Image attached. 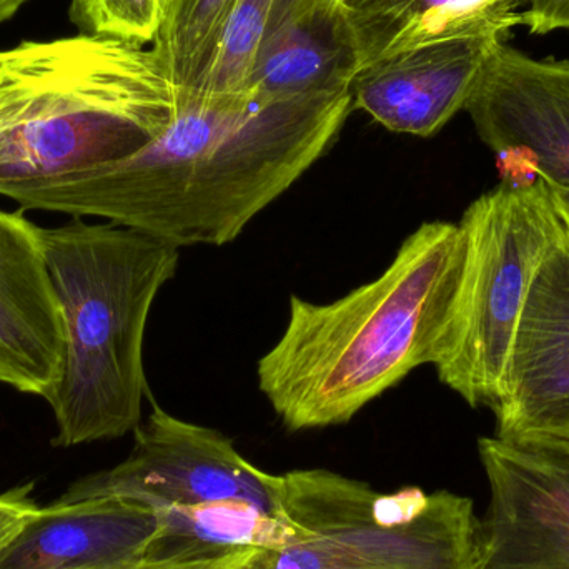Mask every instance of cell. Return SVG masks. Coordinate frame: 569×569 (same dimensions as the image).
<instances>
[{
	"mask_svg": "<svg viewBox=\"0 0 569 569\" xmlns=\"http://www.w3.org/2000/svg\"><path fill=\"white\" fill-rule=\"evenodd\" d=\"M257 550L236 551L222 557L200 558V560H143L122 569H242L249 565Z\"/></svg>",
	"mask_w": 569,
	"mask_h": 569,
	"instance_id": "cell-22",
	"label": "cell"
},
{
	"mask_svg": "<svg viewBox=\"0 0 569 569\" xmlns=\"http://www.w3.org/2000/svg\"><path fill=\"white\" fill-rule=\"evenodd\" d=\"M166 0H70L79 33L149 46L162 27Z\"/></svg>",
	"mask_w": 569,
	"mask_h": 569,
	"instance_id": "cell-19",
	"label": "cell"
},
{
	"mask_svg": "<svg viewBox=\"0 0 569 569\" xmlns=\"http://www.w3.org/2000/svg\"><path fill=\"white\" fill-rule=\"evenodd\" d=\"M473 569H569V445L485 437Z\"/></svg>",
	"mask_w": 569,
	"mask_h": 569,
	"instance_id": "cell-9",
	"label": "cell"
},
{
	"mask_svg": "<svg viewBox=\"0 0 569 569\" xmlns=\"http://www.w3.org/2000/svg\"><path fill=\"white\" fill-rule=\"evenodd\" d=\"M43 252L62 313L59 380L47 397L53 447L116 440L142 421L149 395L143 341L159 291L180 252L112 222L70 219L42 229Z\"/></svg>",
	"mask_w": 569,
	"mask_h": 569,
	"instance_id": "cell-4",
	"label": "cell"
},
{
	"mask_svg": "<svg viewBox=\"0 0 569 569\" xmlns=\"http://www.w3.org/2000/svg\"><path fill=\"white\" fill-rule=\"evenodd\" d=\"M62 348L42 227L26 210L0 209V385L47 400L59 380Z\"/></svg>",
	"mask_w": 569,
	"mask_h": 569,
	"instance_id": "cell-12",
	"label": "cell"
},
{
	"mask_svg": "<svg viewBox=\"0 0 569 569\" xmlns=\"http://www.w3.org/2000/svg\"><path fill=\"white\" fill-rule=\"evenodd\" d=\"M237 0H166L152 52L170 79L192 92L212 63Z\"/></svg>",
	"mask_w": 569,
	"mask_h": 569,
	"instance_id": "cell-17",
	"label": "cell"
},
{
	"mask_svg": "<svg viewBox=\"0 0 569 569\" xmlns=\"http://www.w3.org/2000/svg\"><path fill=\"white\" fill-rule=\"evenodd\" d=\"M182 100L137 43L77 33L0 49V183L129 159L172 126Z\"/></svg>",
	"mask_w": 569,
	"mask_h": 569,
	"instance_id": "cell-3",
	"label": "cell"
},
{
	"mask_svg": "<svg viewBox=\"0 0 569 569\" xmlns=\"http://www.w3.org/2000/svg\"><path fill=\"white\" fill-rule=\"evenodd\" d=\"M458 223L425 222L380 277L330 303L290 298L259 390L290 431L350 423L411 371L433 365L463 269Z\"/></svg>",
	"mask_w": 569,
	"mask_h": 569,
	"instance_id": "cell-2",
	"label": "cell"
},
{
	"mask_svg": "<svg viewBox=\"0 0 569 569\" xmlns=\"http://www.w3.org/2000/svg\"><path fill=\"white\" fill-rule=\"evenodd\" d=\"M280 495L282 475L250 463L222 431L173 417L153 403L133 430L129 457L70 485L60 501L113 497L162 510L242 500L282 515Z\"/></svg>",
	"mask_w": 569,
	"mask_h": 569,
	"instance_id": "cell-7",
	"label": "cell"
},
{
	"mask_svg": "<svg viewBox=\"0 0 569 569\" xmlns=\"http://www.w3.org/2000/svg\"><path fill=\"white\" fill-rule=\"evenodd\" d=\"M548 187H550L551 197H553L555 209H557L558 216L569 230V189H561V187L550 186V183H548Z\"/></svg>",
	"mask_w": 569,
	"mask_h": 569,
	"instance_id": "cell-23",
	"label": "cell"
},
{
	"mask_svg": "<svg viewBox=\"0 0 569 569\" xmlns=\"http://www.w3.org/2000/svg\"><path fill=\"white\" fill-rule=\"evenodd\" d=\"M458 226L463 269L433 367L470 407L493 410L528 290L563 222L543 179L501 180Z\"/></svg>",
	"mask_w": 569,
	"mask_h": 569,
	"instance_id": "cell-6",
	"label": "cell"
},
{
	"mask_svg": "<svg viewBox=\"0 0 569 569\" xmlns=\"http://www.w3.org/2000/svg\"><path fill=\"white\" fill-rule=\"evenodd\" d=\"M32 490L33 485L29 483L0 495V551L39 511V505L32 498Z\"/></svg>",
	"mask_w": 569,
	"mask_h": 569,
	"instance_id": "cell-20",
	"label": "cell"
},
{
	"mask_svg": "<svg viewBox=\"0 0 569 569\" xmlns=\"http://www.w3.org/2000/svg\"><path fill=\"white\" fill-rule=\"evenodd\" d=\"M493 411L495 437L501 440L569 445V230L565 223L528 290Z\"/></svg>",
	"mask_w": 569,
	"mask_h": 569,
	"instance_id": "cell-10",
	"label": "cell"
},
{
	"mask_svg": "<svg viewBox=\"0 0 569 569\" xmlns=\"http://www.w3.org/2000/svg\"><path fill=\"white\" fill-rule=\"evenodd\" d=\"M159 528L150 543V560H200L236 551H272L293 543V527L242 500L212 501L193 507L156 510Z\"/></svg>",
	"mask_w": 569,
	"mask_h": 569,
	"instance_id": "cell-16",
	"label": "cell"
},
{
	"mask_svg": "<svg viewBox=\"0 0 569 569\" xmlns=\"http://www.w3.org/2000/svg\"><path fill=\"white\" fill-rule=\"evenodd\" d=\"M351 92L259 100L183 93L172 126L129 159L0 183L26 212L103 219L176 249L233 242L340 136Z\"/></svg>",
	"mask_w": 569,
	"mask_h": 569,
	"instance_id": "cell-1",
	"label": "cell"
},
{
	"mask_svg": "<svg viewBox=\"0 0 569 569\" xmlns=\"http://www.w3.org/2000/svg\"><path fill=\"white\" fill-rule=\"evenodd\" d=\"M157 528V511L137 501L59 500L0 551V569H122L147 557Z\"/></svg>",
	"mask_w": 569,
	"mask_h": 569,
	"instance_id": "cell-13",
	"label": "cell"
},
{
	"mask_svg": "<svg viewBox=\"0 0 569 569\" xmlns=\"http://www.w3.org/2000/svg\"><path fill=\"white\" fill-rule=\"evenodd\" d=\"M527 0H337L355 40L358 67L435 40L488 27L521 26ZM358 69V70H360Z\"/></svg>",
	"mask_w": 569,
	"mask_h": 569,
	"instance_id": "cell-15",
	"label": "cell"
},
{
	"mask_svg": "<svg viewBox=\"0 0 569 569\" xmlns=\"http://www.w3.org/2000/svg\"><path fill=\"white\" fill-rule=\"evenodd\" d=\"M242 569H247V567H243Z\"/></svg>",
	"mask_w": 569,
	"mask_h": 569,
	"instance_id": "cell-25",
	"label": "cell"
},
{
	"mask_svg": "<svg viewBox=\"0 0 569 569\" xmlns=\"http://www.w3.org/2000/svg\"><path fill=\"white\" fill-rule=\"evenodd\" d=\"M280 513L293 543L257 551L247 569H473L478 517L470 498L407 487L380 493L323 470L282 475Z\"/></svg>",
	"mask_w": 569,
	"mask_h": 569,
	"instance_id": "cell-5",
	"label": "cell"
},
{
	"mask_svg": "<svg viewBox=\"0 0 569 569\" xmlns=\"http://www.w3.org/2000/svg\"><path fill=\"white\" fill-rule=\"evenodd\" d=\"M29 0H0V23L12 19Z\"/></svg>",
	"mask_w": 569,
	"mask_h": 569,
	"instance_id": "cell-24",
	"label": "cell"
},
{
	"mask_svg": "<svg viewBox=\"0 0 569 569\" xmlns=\"http://www.w3.org/2000/svg\"><path fill=\"white\" fill-rule=\"evenodd\" d=\"M510 30L488 27L383 57L358 70L351 109L390 132L437 136L465 110L491 50Z\"/></svg>",
	"mask_w": 569,
	"mask_h": 569,
	"instance_id": "cell-11",
	"label": "cell"
},
{
	"mask_svg": "<svg viewBox=\"0 0 569 569\" xmlns=\"http://www.w3.org/2000/svg\"><path fill=\"white\" fill-rule=\"evenodd\" d=\"M280 0H237L223 27L212 63L187 96H239L252 72Z\"/></svg>",
	"mask_w": 569,
	"mask_h": 569,
	"instance_id": "cell-18",
	"label": "cell"
},
{
	"mask_svg": "<svg viewBox=\"0 0 569 569\" xmlns=\"http://www.w3.org/2000/svg\"><path fill=\"white\" fill-rule=\"evenodd\" d=\"M465 110L503 180L569 189V56L535 59L501 40Z\"/></svg>",
	"mask_w": 569,
	"mask_h": 569,
	"instance_id": "cell-8",
	"label": "cell"
},
{
	"mask_svg": "<svg viewBox=\"0 0 569 569\" xmlns=\"http://www.w3.org/2000/svg\"><path fill=\"white\" fill-rule=\"evenodd\" d=\"M521 26L533 36L569 30V0H527Z\"/></svg>",
	"mask_w": 569,
	"mask_h": 569,
	"instance_id": "cell-21",
	"label": "cell"
},
{
	"mask_svg": "<svg viewBox=\"0 0 569 569\" xmlns=\"http://www.w3.org/2000/svg\"><path fill=\"white\" fill-rule=\"evenodd\" d=\"M358 69L337 0H280L239 96L282 100L348 92Z\"/></svg>",
	"mask_w": 569,
	"mask_h": 569,
	"instance_id": "cell-14",
	"label": "cell"
}]
</instances>
